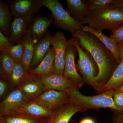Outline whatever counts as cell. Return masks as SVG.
Returning a JSON list of instances; mask_svg holds the SVG:
<instances>
[{
	"label": "cell",
	"instance_id": "13",
	"mask_svg": "<svg viewBox=\"0 0 123 123\" xmlns=\"http://www.w3.org/2000/svg\"><path fill=\"white\" fill-rule=\"evenodd\" d=\"M53 23V19L48 17L38 15L33 18L28 31L35 44H37L46 35L49 27Z\"/></svg>",
	"mask_w": 123,
	"mask_h": 123
},
{
	"label": "cell",
	"instance_id": "8",
	"mask_svg": "<svg viewBox=\"0 0 123 123\" xmlns=\"http://www.w3.org/2000/svg\"><path fill=\"white\" fill-rule=\"evenodd\" d=\"M77 52L74 46L69 44L65 55V66L63 75L65 77L70 80L77 89L81 88L84 82L78 71L75 59Z\"/></svg>",
	"mask_w": 123,
	"mask_h": 123
},
{
	"label": "cell",
	"instance_id": "29",
	"mask_svg": "<svg viewBox=\"0 0 123 123\" xmlns=\"http://www.w3.org/2000/svg\"><path fill=\"white\" fill-rule=\"evenodd\" d=\"M8 38L7 37L0 31V51L8 52L10 48L12 46Z\"/></svg>",
	"mask_w": 123,
	"mask_h": 123
},
{
	"label": "cell",
	"instance_id": "4",
	"mask_svg": "<svg viewBox=\"0 0 123 123\" xmlns=\"http://www.w3.org/2000/svg\"><path fill=\"white\" fill-rule=\"evenodd\" d=\"M70 101L88 109L108 108L115 111H122L115 103L113 97V90H107L98 95L87 96L82 94L76 88H71L66 90Z\"/></svg>",
	"mask_w": 123,
	"mask_h": 123
},
{
	"label": "cell",
	"instance_id": "26",
	"mask_svg": "<svg viewBox=\"0 0 123 123\" xmlns=\"http://www.w3.org/2000/svg\"><path fill=\"white\" fill-rule=\"evenodd\" d=\"M30 75L29 71L25 68L22 63L15 62L9 81L12 86L16 88L27 80Z\"/></svg>",
	"mask_w": 123,
	"mask_h": 123
},
{
	"label": "cell",
	"instance_id": "27",
	"mask_svg": "<svg viewBox=\"0 0 123 123\" xmlns=\"http://www.w3.org/2000/svg\"><path fill=\"white\" fill-rule=\"evenodd\" d=\"M24 52V45L22 42L18 43L17 44L12 45L7 53L12 57L15 62L22 63Z\"/></svg>",
	"mask_w": 123,
	"mask_h": 123
},
{
	"label": "cell",
	"instance_id": "1",
	"mask_svg": "<svg viewBox=\"0 0 123 123\" xmlns=\"http://www.w3.org/2000/svg\"><path fill=\"white\" fill-rule=\"evenodd\" d=\"M84 50L92 56L98 68L96 81L102 85L110 79L118 64L112 53L98 38L82 30L72 35Z\"/></svg>",
	"mask_w": 123,
	"mask_h": 123
},
{
	"label": "cell",
	"instance_id": "9",
	"mask_svg": "<svg viewBox=\"0 0 123 123\" xmlns=\"http://www.w3.org/2000/svg\"><path fill=\"white\" fill-rule=\"evenodd\" d=\"M30 101L18 88L11 91L0 103V117L15 114L20 108Z\"/></svg>",
	"mask_w": 123,
	"mask_h": 123
},
{
	"label": "cell",
	"instance_id": "14",
	"mask_svg": "<svg viewBox=\"0 0 123 123\" xmlns=\"http://www.w3.org/2000/svg\"><path fill=\"white\" fill-rule=\"evenodd\" d=\"M43 5L40 0H16L11 3L10 10L14 17L34 14Z\"/></svg>",
	"mask_w": 123,
	"mask_h": 123
},
{
	"label": "cell",
	"instance_id": "2",
	"mask_svg": "<svg viewBox=\"0 0 123 123\" xmlns=\"http://www.w3.org/2000/svg\"><path fill=\"white\" fill-rule=\"evenodd\" d=\"M68 40L69 44L76 49L78 55L77 68L84 83L90 86L98 93L104 92L103 86L96 81L95 77L98 73V68L92 56L81 47L76 37L73 36Z\"/></svg>",
	"mask_w": 123,
	"mask_h": 123
},
{
	"label": "cell",
	"instance_id": "35",
	"mask_svg": "<svg viewBox=\"0 0 123 123\" xmlns=\"http://www.w3.org/2000/svg\"><path fill=\"white\" fill-rule=\"evenodd\" d=\"M79 123H96L94 119L90 117H86L82 119Z\"/></svg>",
	"mask_w": 123,
	"mask_h": 123
},
{
	"label": "cell",
	"instance_id": "23",
	"mask_svg": "<svg viewBox=\"0 0 123 123\" xmlns=\"http://www.w3.org/2000/svg\"><path fill=\"white\" fill-rule=\"evenodd\" d=\"M12 14L5 2L0 1V30L7 37H9Z\"/></svg>",
	"mask_w": 123,
	"mask_h": 123
},
{
	"label": "cell",
	"instance_id": "32",
	"mask_svg": "<svg viewBox=\"0 0 123 123\" xmlns=\"http://www.w3.org/2000/svg\"><path fill=\"white\" fill-rule=\"evenodd\" d=\"M112 118L113 123H123V111H115Z\"/></svg>",
	"mask_w": 123,
	"mask_h": 123
},
{
	"label": "cell",
	"instance_id": "31",
	"mask_svg": "<svg viewBox=\"0 0 123 123\" xmlns=\"http://www.w3.org/2000/svg\"><path fill=\"white\" fill-rule=\"evenodd\" d=\"M113 97L116 105L122 111H123V92L113 91Z\"/></svg>",
	"mask_w": 123,
	"mask_h": 123
},
{
	"label": "cell",
	"instance_id": "17",
	"mask_svg": "<svg viewBox=\"0 0 123 123\" xmlns=\"http://www.w3.org/2000/svg\"><path fill=\"white\" fill-rule=\"evenodd\" d=\"M53 112L33 100L28 101L21 106L15 114H23L37 118L48 119L51 116Z\"/></svg>",
	"mask_w": 123,
	"mask_h": 123
},
{
	"label": "cell",
	"instance_id": "11",
	"mask_svg": "<svg viewBox=\"0 0 123 123\" xmlns=\"http://www.w3.org/2000/svg\"><path fill=\"white\" fill-rule=\"evenodd\" d=\"M34 14L14 17L10 25L9 39L12 43L21 42L28 31Z\"/></svg>",
	"mask_w": 123,
	"mask_h": 123
},
{
	"label": "cell",
	"instance_id": "28",
	"mask_svg": "<svg viewBox=\"0 0 123 123\" xmlns=\"http://www.w3.org/2000/svg\"><path fill=\"white\" fill-rule=\"evenodd\" d=\"M115 0H88L87 14L97 10L110 7Z\"/></svg>",
	"mask_w": 123,
	"mask_h": 123
},
{
	"label": "cell",
	"instance_id": "7",
	"mask_svg": "<svg viewBox=\"0 0 123 123\" xmlns=\"http://www.w3.org/2000/svg\"><path fill=\"white\" fill-rule=\"evenodd\" d=\"M34 101L49 111H53L68 102L70 99L66 91H59L48 89Z\"/></svg>",
	"mask_w": 123,
	"mask_h": 123
},
{
	"label": "cell",
	"instance_id": "6",
	"mask_svg": "<svg viewBox=\"0 0 123 123\" xmlns=\"http://www.w3.org/2000/svg\"><path fill=\"white\" fill-rule=\"evenodd\" d=\"M51 45L55 52L53 74L63 76L65 66V55L69 45L68 40L62 32L57 31L51 39Z\"/></svg>",
	"mask_w": 123,
	"mask_h": 123
},
{
	"label": "cell",
	"instance_id": "10",
	"mask_svg": "<svg viewBox=\"0 0 123 123\" xmlns=\"http://www.w3.org/2000/svg\"><path fill=\"white\" fill-rule=\"evenodd\" d=\"M87 110L70 101L55 110L45 123H69L76 113L84 112Z\"/></svg>",
	"mask_w": 123,
	"mask_h": 123
},
{
	"label": "cell",
	"instance_id": "37",
	"mask_svg": "<svg viewBox=\"0 0 123 123\" xmlns=\"http://www.w3.org/2000/svg\"><path fill=\"white\" fill-rule=\"evenodd\" d=\"M113 91H121V92H123V85L120 86L119 88H117L116 89Z\"/></svg>",
	"mask_w": 123,
	"mask_h": 123
},
{
	"label": "cell",
	"instance_id": "30",
	"mask_svg": "<svg viewBox=\"0 0 123 123\" xmlns=\"http://www.w3.org/2000/svg\"><path fill=\"white\" fill-rule=\"evenodd\" d=\"M110 37L119 44L123 43V25L116 29L110 35Z\"/></svg>",
	"mask_w": 123,
	"mask_h": 123
},
{
	"label": "cell",
	"instance_id": "5",
	"mask_svg": "<svg viewBox=\"0 0 123 123\" xmlns=\"http://www.w3.org/2000/svg\"><path fill=\"white\" fill-rule=\"evenodd\" d=\"M43 6L51 12L53 23L73 35L81 30L82 25L70 15L58 0H40Z\"/></svg>",
	"mask_w": 123,
	"mask_h": 123
},
{
	"label": "cell",
	"instance_id": "36",
	"mask_svg": "<svg viewBox=\"0 0 123 123\" xmlns=\"http://www.w3.org/2000/svg\"><path fill=\"white\" fill-rule=\"evenodd\" d=\"M119 45L121 51V55L123 56V43L121 44H119Z\"/></svg>",
	"mask_w": 123,
	"mask_h": 123
},
{
	"label": "cell",
	"instance_id": "3",
	"mask_svg": "<svg viewBox=\"0 0 123 123\" xmlns=\"http://www.w3.org/2000/svg\"><path fill=\"white\" fill-rule=\"evenodd\" d=\"M81 23L98 30H108L112 33L123 25V12L110 7L97 10L88 14Z\"/></svg>",
	"mask_w": 123,
	"mask_h": 123
},
{
	"label": "cell",
	"instance_id": "25",
	"mask_svg": "<svg viewBox=\"0 0 123 123\" xmlns=\"http://www.w3.org/2000/svg\"><path fill=\"white\" fill-rule=\"evenodd\" d=\"M0 76L6 80H9L15 65V62L10 55L0 51Z\"/></svg>",
	"mask_w": 123,
	"mask_h": 123
},
{
	"label": "cell",
	"instance_id": "20",
	"mask_svg": "<svg viewBox=\"0 0 123 123\" xmlns=\"http://www.w3.org/2000/svg\"><path fill=\"white\" fill-rule=\"evenodd\" d=\"M66 1V10L74 18L81 23L87 14L88 0H67Z\"/></svg>",
	"mask_w": 123,
	"mask_h": 123
},
{
	"label": "cell",
	"instance_id": "21",
	"mask_svg": "<svg viewBox=\"0 0 123 123\" xmlns=\"http://www.w3.org/2000/svg\"><path fill=\"white\" fill-rule=\"evenodd\" d=\"M21 41L24 45V54L22 63L29 71L30 69L31 64L36 44L28 31Z\"/></svg>",
	"mask_w": 123,
	"mask_h": 123
},
{
	"label": "cell",
	"instance_id": "15",
	"mask_svg": "<svg viewBox=\"0 0 123 123\" xmlns=\"http://www.w3.org/2000/svg\"><path fill=\"white\" fill-rule=\"evenodd\" d=\"M81 29L82 30L92 34L98 38L112 53L117 63L119 64L120 63L122 55L118 43L110 37L105 35L102 31L98 30L88 25H82Z\"/></svg>",
	"mask_w": 123,
	"mask_h": 123
},
{
	"label": "cell",
	"instance_id": "24",
	"mask_svg": "<svg viewBox=\"0 0 123 123\" xmlns=\"http://www.w3.org/2000/svg\"><path fill=\"white\" fill-rule=\"evenodd\" d=\"M48 119L23 114H16L0 117V123H45Z\"/></svg>",
	"mask_w": 123,
	"mask_h": 123
},
{
	"label": "cell",
	"instance_id": "34",
	"mask_svg": "<svg viewBox=\"0 0 123 123\" xmlns=\"http://www.w3.org/2000/svg\"><path fill=\"white\" fill-rule=\"evenodd\" d=\"M7 83L6 82L2 80L0 81V97L1 98L5 93L7 90Z\"/></svg>",
	"mask_w": 123,
	"mask_h": 123
},
{
	"label": "cell",
	"instance_id": "12",
	"mask_svg": "<svg viewBox=\"0 0 123 123\" xmlns=\"http://www.w3.org/2000/svg\"><path fill=\"white\" fill-rule=\"evenodd\" d=\"M30 77L18 87L25 97L30 101H33L40 96L46 90L41 77L30 73Z\"/></svg>",
	"mask_w": 123,
	"mask_h": 123
},
{
	"label": "cell",
	"instance_id": "16",
	"mask_svg": "<svg viewBox=\"0 0 123 123\" xmlns=\"http://www.w3.org/2000/svg\"><path fill=\"white\" fill-rule=\"evenodd\" d=\"M40 77L46 90L66 91L71 88H76L72 82L63 76L53 74Z\"/></svg>",
	"mask_w": 123,
	"mask_h": 123
},
{
	"label": "cell",
	"instance_id": "22",
	"mask_svg": "<svg viewBox=\"0 0 123 123\" xmlns=\"http://www.w3.org/2000/svg\"><path fill=\"white\" fill-rule=\"evenodd\" d=\"M111 76L103 86L104 91L114 90L123 85V56Z\"/></svg>",
	"mask_w": 123,
	"mask_h": 123
},
{
	"label": "cell",
	"instance_id": "18",
	"mask_svg": "<svg viewBox=\"0 0 123 123\" xmlns=\"http://www.w3.org/2000/svg\"><path fill=\"white\" fill-rule=\"evenodd\" d=\"M55 59V51L53 48H50L39 64L34 68L30 69L29 73L40 77L53 74Z\"/></svg>",
	"mask_w": 123,
	"mask_h": 123
},
{
	"label": "cell",
	"instance_id": "19",
	"mask_svg": "<svg viewBox=\"0 0 123 123\" xmlns=\"http://www.w3.org/2000/svg\"><path fill=\"white\" fill-rule=\"evenodd\" d=\"M51 37V33L48 30L44 37L36 44L31 64L30 69L37 67L46 55L50 48Z\"/></svg>",
	"mask_w": 123,
	"mask_h": 123
},
{
	"label": "cell",
	"instance_id": "33",
	"mask_svg": "<svg viewBox=\"0 0 123 123\" xmlns=\"http://www.w3.org/2000/svg\"><path fill=\"white\" fill-rule=\"evenodd\" d=\"M110 8L118 9L123 12V0H115Z\"/></svg>",
	"mask_w": 123,
	"mask_h": 123
}]
</instances>
